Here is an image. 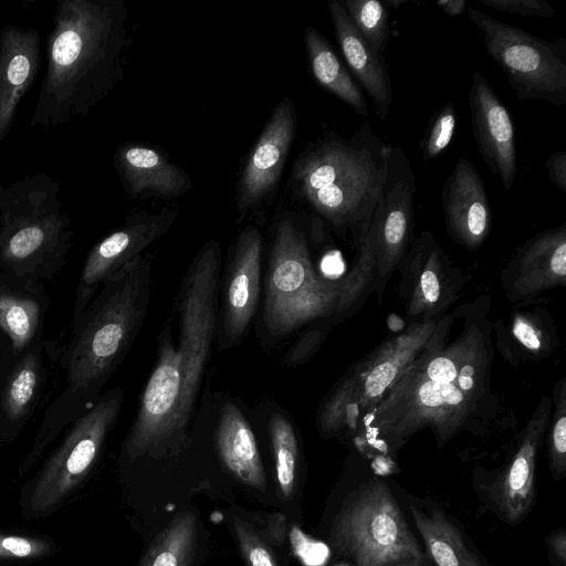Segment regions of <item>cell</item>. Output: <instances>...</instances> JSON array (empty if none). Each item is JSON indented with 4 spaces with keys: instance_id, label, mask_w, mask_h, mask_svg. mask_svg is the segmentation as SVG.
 <instances>
[{
    "instance_id": "cell-1",
    "label": "cell",
    "mask_w": 566,
    "mask_h": 566,
    "mask_svg": "<svg viewBox=\"0 0 566 566\" xmlns=\"http://www.w3.org/2000/svg\"><path fill=\"white\" fill-rule=\"evenodd\" d=\"M463 317L452 340H448L452 315L439 319L412 364L361 417L369 419L368 426L387 452H397L426 428L442 446L495 415L490 385L494 348L485 301L481 310L478 301L470 305Z\"/></svg>"
},
{
    "instance_id": "cell-2",
    "label": "cell",
    "mask_w": 566,
    "mask_h": 566,
    "mask_svg": "<svg viewBox=\"0 0 566 566\" xmlns=\"http://www.w3.org/2000/svg\"><path fill=\"white\" fill-rule=\"evenodd\" d=\"M221 251L206 242L187 270L178 295V340L158 338V358L140 396L125 442L130 458L178 447L191 419L218 325Z\"/></svg>"
},
{
    "instance_id": "cell-3",
    "label": "cell",
    "mask_w": 566,
    "mask_h": 566,
    "mask_svg": "<svg viewBox=\"0 0 566 566\" xmlns=\"http://www.w3.org/2000/svg\"><path fill=\"white\" fill-rule=\"evenodd\" d=\"M127 9L120 0H64L48 41V69L32 125L86 115L122 76Z\"/></svg>"
},
{
    "instance_id": "cell-4",
    "label": "cell",
    "mask_w": 566,
    "mask_h": 566,
    "mask_svg": "<svg viewBox=\"0 0 566 566\" xmlns=\"http://www.w3.org/2000/svg\"><path fill=\"white\" fill-rule=\"evenodd\" d=\"M390 146L364 122L348 138L326 135L294 164L292 177L301 198L356 245L378 205Z\"/></svg>"
},
{
    "instance_id": "cell-5",
    "label": "cell",
    "mask_w": 566,
    "mask_h": 566,
    "mask_svg": "<svg viewBox=\"0 0 566 566\" xmlns=\"http://www.w3.org/2000/svg\"><path fill=\"white\" fill-rule=\"evenodd\" d=\"M150 279V263L139 255L104 282L71 354L74 389L103 381L124 358L147 315Z\"/></svg>"
},
{
    "instance_id": "cell-6",
    "label": "cell",
    "mask_w": 566,
    "mask_h": 566,
    "mask_svg": "<svg viewBox=\"0 0 566 566\" xmlns=\"http://www.w3.org/2000/svg\"><path fill=\"white\" fill-rule=\"evenodd\" d=\"M339 281L314 269L304 230L290 218L274 229L265 277L263 319L274 336H285L303 325L334 313Z\"/></svg>"
},
{
    "instance_id": "cell-7",
    "label": "cell",
    "mask_w": 566,
    "mask_h": 566,
    "mask_svg": "<svg viewBox=\"0 0 566 566\" xmlns=\"http://www.w3.org/2000/svg\"><path fill=\"white\" fill-rule=\"evenodd\" d=\"M334 549L355 566L427 564L390 489L369 481L355 491L337 514L332 530Z\"/></svg>"
},
{
    "instance_id": "cell-8",
    "label": "cell",
    "mask_w": 566,
    "mask_h": 566,
    "mask_svg": "<svg viewBox=\"0 0 566 566\" xmlns=\"http://www.w3.org/2000/svg\"><path fill=\"white\" fill-rule=\"evenodd\" d=\"M469 19L482 32L489 56L506 75L521 101L566 104V40L544 41L473 7Z\"/></svg>"
},
{
    "instance_id": "cell-9",
    "label": "cell",
    "mask_w": 566,
    "mask_h": 566,
    "mask_svg": "<svg viewBox=\"0 0 566 566\" xmlns=\"http://www.w3.org/2000/svg\"><path fill=\"white\" fill-rule=\"evenodd\" d=\"M123 403L115 389L80 418L41 471L29 500L34 515L57 505L87 474Z\"/></svg>"
},
{
    "instance_id": "cell-10",
    "label": "cell",
    "mask_w": 566,
    "mask_h": 566,
    "mask_svg": "<svg viewBox=\"0 0 566 566\" xmlns=\"http://www.w3.org/2000/svg\"><path fill=\"white\" fill-rule=\"evenodd\" d=\"M417 179L400 146H390L378 206L375 279L385 282L403 261L412 242Z\"/></svg>"
},
{
    "instance_id": "cell-11",
    "label": "cell",
    "mask_w": 566,
    "mask_h": 566,
    "mask_svg": "<svg viewBox=\"0 0 566 566\" xmlns=\"http://www.w3.org/2000/svg\"><path fill=\"white\" fill-rule=\"evenodd\" d=\"M472 129L479 153L504 190L514 186L517 174L514 123L490 82L478 71L469 90Z\"/></svg>"
},
{
    "instance_id": "cell-12",
    "label": "cell",
    "mask_w": 566,
    "mask_h": 566,
    "mask_svg": "<svg viewBox=\"0 0 566 566\" xmlns=\"http://www.w3.org/2000/svg\"><path fill=\"white\" fill-rule=\"evenodd\" d=\"M407 274V314L422 319L434 318L460 290L461 275L432 233L423 230L412 240L403 259Z\"/></svg>"
},
{
    "instance_id": "cell-13",
    "label": "cell",
    "mask_w": 566,
    "mask_h": 566,
    "mask_svg": "<svg viewBox=\"0 0 566 566\" xmlns=\"http://www.w3.org/2000/svg\"><path fill=\"white\" fill-rule=\"evenodd\" d=\"M295 127L294 104L286 96L272 111L243 168L238 191L242 214L258 207L276 187L293 144Z\"/></svg>"
},
{
    "instance_id": "cell-14",
    "label": "cell",
    "mask_w": 566,
    "mask_h": 566,
    "mask_svg": "<svg viewBox=\"0 0 566 566\" xmlns=\"http://www.w3.org/2000/svg\"><path fill=\"white\" fill-rule=\"evenodd\" d=\"M263 240L254 227L239 234L223 285L220 332L222 340L235 345L250 326L260 301Z\"/></svg>"
},
{
    "instance_id": "cell-15",
    "label": "cell",
    "mask_w": 566,
    "mask_h": 566,
    "mask_svg": "<svg viewBox=\"0 0 566 566\" xmlns=\"http://www.w3.org/2000/svg\"><path fill=\"white\" fill-rule=\"evenodd\" d=\"M566 226L535 234L512 255L502 272V285L510 302L531 301L543 291L565 286Z\"/></svg>"
},
{
    "instance_id": "cell-16",
    "label": "cell",
    "mask_w": 566,
    "mask_h": 566,
    "mask_svg": "<svg viewBox=\"0 0 566 566\" xmlns=\"http://www.w3.org/2000/svg\"><path fill=\"white\" fill-rule=\"evenodd\" d=\"M178 211L164 208L156 213H138L99 241L90 252L81 274L82 296H90L127 263L139 256L175 223Z\"/></svg>"
},
{
    "instance_id": "cell-17",
    "label": "cell",
    "mask_w": 566,
    "mask_h": 566,
    "mask_svg": "<svg viewBox=\"0 0 566 566\" xmlns=\"http://www.w3.org/2000/svg\"><path fill=\"white\" fill-rule=\"evenodd\" d=\"M438 321L421 319L390 338L349 374L361 417L373 410L412 364L432 335Z\"/></svg>"
},
{
    "instance_id": "cell-18",
    "label": "cell",
    "mask_w": 566,
    "mask_h": 566,
    "mask_svg": "<svg viewBox=\"0 0 566 566\" xmlns=\"http://www.w3.org/2000/svg\"><path fill=\"white\" fill-rule=\"evenodd\" d=\"M552 398L544 396L524 427L514 454L492 486V497L502 517L518 523L530 511L535 495L536 458L548 428Z\"/></svg>"
},
{
    "instance_id": "cell-19",
    "label": "cell",
    "mask_w": 566,
    "mask_h": 566,
    "mask_svg": "<svg viewBox=\"0 0 566 566\" xmlns=\"http://www.w3.org/2000/svg\"><path fill=\"white\" fill-rule=\"evenodd\" d=\"M442 208L449 235L476 250L491 229V207L482 177L473 163L460 156L442 188Z\"/></svg>"
},
{
    "instance_id": "cell-20",
    "label": "cell",
    "mask_w": 566,
    "mask_h": 566,
    "mask_svg": "<svg viewBox=\"0 0 566 566\" xmlns=\"http://www.w3.org/2000/svg\"><path fill=\"white\" fill-rule=\"evenodd\" d=\"M327 8L350 73L371 97L377 117L386 119L392 105V85L382 54L358 32L342 2L329 0Z\"/></svg>"
},
{
    "instance_id": "cell-21",
    "label": "cell",
    "mask_w": 566,
    "mask_h": 566,
    "mask_svg": "<svg viewBox=\"0 0 566 566\" xmlns=\"http://www.w3.org/2000/svg\"><path fill=\"white\" fill-rule=\"evenodd\" d=\"M40 41L34 30L8 25L0 34V140L9 132L18 104L39 67Z\"/></svg>"
},
{
    "instance_id": "cell-22",
    "label": "cell",
    "mask_w": 566,
    "mask_h": 566,
    "mask_svg": "<svg viewBox=\"0 0 566 566\" xmlns=\"http://www.w3.org/2000/svg\"><path fill=\"white\" fill-rule=\"evenodd\" d=\"M115 161L132 197L148 192L164 198H175L185 195L191 188V181L186 172L155 148L125 145L117 150Z\"/></svg>"
},
{
    "instance_id": "cell-23",
    "label": "cell",
    "mask_w": 566,
    "mask_h": 566,
    "mask_svg": "<svg viewBox=\"0 0 566 566\" xmlns=\"http://www.w3.org/2000/svg\"><path fill=\"white\" fill-rule=\"evenodd\" d=\"M216 447L228 471L241 483L260 492L266 490V478L255 436L240 408L223 403L216 428Z\"/></svg>"
},
{
    "instance_id": "cell-24",
    "label": "cell",
    "mask_w": 566,
    "mask_h": 566,
    "mask_svg": "<svg viewBox=\"0 0 566 566\" xmlns=\"http://www.w3.org/2000/svg\"><path fill=\"white\" fill-rule=\"evenodd\" d=\"M304 42L311 72L316 82L358 115L368 116L365 95L327 39L318 30L307 25Z\"/></svg>"
},
{
    "instance_id": "cell-25",
    "label": "cell",
    "mask_w": 566,
    "mask_h": 566,
    "mask_svg": "<svg viewBox=\"0 0 566 566\" xmlns=\"http://www.w3.org/2000/svg\"><path fill=\"white\" fill-rule=\"evenodd\" d=\"M410 513L426 551L437 566H485L443 512L426 511L410 504Z\"/></svg>"
},
{
    "instance_id": "cell-26",
    "label": "cell",
    "mask_w": 566,
    "mask_h": 566,
    "mask_svg": "<svg viewBox=\"0 0 566 566\" xmlns=\"http://www.w3.org/2000/svg\"><path fill=\"white\" fill-rule=\"evenodd\" d=\"M196 544V515L182 512L154 538L139 566H191Z\"/></svg>"
},
{
    "instance_id": "cell-27",
    "label": "cell",
    "mask_w": 566,
    "mask_h": 566,
    "mask_svg": "<svg viewBox=\"0 0 566 566\" xmlns=\"http://www.w3.org/2000/svg\"><path fill=\"white\" fill-rule=\"evenodd\" d=\"M378 222L379 206L377 205L368 231L357 245L356 263L345 279L339 281V294L333 313L335 315L344 314L353 307L374 279Z\"/></svg>"
},
{
    "instance_id": "cell-28",
    "label": "cell",
    "mask_w": 566,
    "mask_h": 566,
    "mask_svg": "<svg viewBox=\"0 0 566 566\" xmlns=\"http://www.w3.org/2000/svg\"><path fill=\"white\" fill-rule=\"evenodd\" d=\"M269 432L280 493L284 500H290L295 489L298 464L295 429L283 413L274 412L269 421Z\"/></svg>"
},
{
    "instance_id": "cell-29",
    "label": "cell",
    "mask_w": 566,
    "mask_h": 566,
    "mask_svg": "<svg viewBox=\"0 0 566 566\" xmlns=\"http://www.w3.org/2000/svg\"><path fill=\"white\" fill-rule=\"evenodd\" d=\"M39 321L38 304L27 297L0 294V327L10 337L14 352L32 339Z\"/></svg>"
},
{
    "instance_id": "cell-30",
    "label": "cell",
    "mask_w": 566,
    "mask_h": 566,
    "mask_svg": "<svg viewBox=\"0 0 566 566\" xmlns=\"http://www.w3.org/2000/svg\"><path fill=\"white\" fill-rule=\"evenodd\" d=\"M349 19L364 39L380 54L390 40L389 10L378 0H345L342 2Z\"/></svg>"
},
{
    "instance_id": "cell-31",
    "label": "cell",
    "mask_w": 566,
    "mask_h": 566,
    "mask_svg": "<svg viewBox=\"0 0 566 566\" xmlns=\"http://www.w3.org/2000/svg\"><path fill=\"white\" fill-rule=\"evenodd\" d=\"M361 411L355 398L349 375L344 377L324 399L317 415L318 429L332 434L349 427L356 428Z\"/></svg>"
},
{
    "instance_id": "cell-32",
    "label": "cell",
    "mask_w": 566,
    "mask_h": 566,
    "mask_svg": "<svg viewBox=\"0 0 566 566\" xmlns=\"http://www.w3.org/2000/svg\"><path fill=\"white\" fill-rule=\"evenodd\" d=\"M38 363L27 356L12 373L4 390V410L9 418H20L29 408L38 387Z\"/></svg>"
},
{
    "instance_id": "cell-33",
    "label": "cell",
    "mask_w": 566,
    "mask_h": 566,
    "mask_svg": "<svg viewBox=\"0 0 566 566\" xmlns=\"http://www.w3.org/2000/svg\"><path fill=\"white\" fill-rule=\"evenodd\" d=\"M554 406L548 432L549 468L555 480L566 471V378L563 377L554 388Z\"/></svg>"
},
{
    "instance_id": "cell-34",
    "label": "cell",
    "mask_w": 566,
    "mask_h": 566,
    "mask_svg": "<svg viewBox=\"0 0 566 566\" xmlns=\"http://www.w3.org/2000/svg\"><path fill=\"white\" fill-rule=\"evenodd\" d=\"M457 125L455 108L452 103L442 105L429 120L420 140L424 160H431L442 154L450 145Z\"/></svg>"
},
{
    "instance_id": "cell-35",
    "label": "cell",
    "mask_w": 566,
    "mask_h": 566,
    "mask_svg": "<svg viewBox=\"0 0 566 566\" xmlns=\"http://www.w3.org/2000/svg\"><path fill=\"white\" fill-rule=\"evenodd\" d=\"M510 333L514 342L531 356L542 357L547 355L552 339L548 329L539 323V315L531 313H515L512 316Z\"/></svg>"
},
{
    "instance_id": "cell-36",
    "label": "cell",
    "mask_w": 566,
    "mask_h": 566,
    "mask_svg": "<svg viewBox=\"0 0 566 566\" xmlns=\"http://www.w3.org/2000/svg\"><path fill=\"white\" fill-rule=\"evenodd\" d=\"M52 228L42 222L31 221L21 226L7 239L3 255L9 261H22L39 252L48 242Z\"/></svg>"
},
{
    "instance_id": "cell-37",
    "label": "cell",
    "mask_w": 566,
    "mask_h": 566,
    "mask_svg": "<svg viewBox=\"0 0 566 566\" xmlns=\"http://www.w3.org/2000/svg\"><path fill=\"white\" fill-rule=\"evenodd\" d=\"M232 525L240 552L248 566H280L272 549L244 521L233 515Z\"/></svg>"
},
{
    "instance_id": "cell-38",
    "label": "cell",
    "mask_w": 566,
    "mask_h": 566,
    "mask_svg": "<svg viewBox=\"0 0 566 566\" xmlns=\"http://www.w3.org/2000/svg\"><path fill=\"white\" fill-rule=\"evenodd\" d=\"M49 551L50 544L41 538L0 533V558H36Z\"/></svg>"
},
{
    "instance_id": "cell-39",
    "label": "cell",
    "mask_w": 566,
    "mask_h": 566,
    "mask_svg": "<svg viewBox=\"0 0 566 566\" xmlns=\"http://www.w3.org/2000/svg\"><path fill=\"white\" fill-rule=\"evenodd\" d=\"M481 4L499 11L522 17L551 19L555 8L545 0H476Z\"/></svg>"
},
{
    "instance_id": "cell-40",
    "label": "cell",
    "mask_w": 566,
    "mask_h": 566,
    "mask_svg": "<svg viewBox=\"0 0 566 566\" xmlns=\"http://www.w3.org/2000/svg\"><path fill=\"white\" fill-rule=\"evenodd\" d=\"M291 542L295 555L306 566H323L329 557V548L326 544L305 535L297 527L291 532Z\"/></svg>"
},
{
    "instance_id": "cell-41",
    "label": "cell",
    "mask_w": 566,
    "mask_h": 566,
    "mask_svg": "<svg viewBox=\"0 0 566 566\" xmlns=\"http://www.w3.org/2000/svg\"><path fill=\"white\" fill-rule=\"evenodd\" d=\"M328 327L311 326L304 332L285 356L289 366H297L307 360L322 344Z\"/></svg>"
},
{
    "instance_id": "cell-42",
    "label": "cell",
    "mask_w": 566,
    "mask_h": 566,
    "mask_svg": "<svg viewBox=\"0 0 566 566\" xmlns=\"http://www.w3.org/2000/svg\"><path fill=\"white\" fill-rule=\"evenodd\" d=\"M545 169L553 185L566 192V150L553 153L545 161Z\"/></svg>"
},
{
    "instance_id": "cell-43",
    "label": "cell",
    "mask_w": 566,
    "mask_h": 566,
    "mask_svg": "<svg viewBox=\"0 0 566 566\" xmlns=\"http://www.w3.org/2000/svg\"><path fill=\"white\" fill-rule=\"evenodd\" d=\"M437 6L450 17L461 15L468 8L465 0H439Z\"/></svg>"
},
{
    "instance_id": "cell-44",
    "label": "cell",
    "mask_w": 566,
    "mask_h": 566,
    "mask_svg": "<svg viewBox=\"0 0 566 566\" xmlns=\"http://www.w3.org/2000/svg\"><path fill=\"white\" fill-rule=\"evenodd\" d=\"M549 545L555 556L563 563H566V535L564 531L556 532L549 538Z\"/></svg>"
},
{
    "instance_id": "cell-45",
    "label": "cell",
    "mask_w": 566,
    "mask_h": 566,
    "mask_svg": "<svg viewBox=\"0 0 566 566\" xmlns=\"http://www.w3.org/2000/svg\"><path fill=\"white\" fill-rule=\"evenodd\" d=\"M387 326L391 332L400 333L403 331L406 324L403 319H401L395 313H391L387 317Z\"/></svg>"
},
{
    "instance_id": "cell-46",
    "label": "cell",
    "mask_w": 566,
    "mask_h": 566,
    "mask_svg": "<svg viewBox=\"0 0 566 566\" xmlns=\"http://www.w3.org/2000/svg\"><path fill=\"white\" fill-rule=\"evenodd\" d=\"M394 566H426V565L424 564H420V563L410 562V563L396 564Z\"/></svg>"
},
{
    "instance_id": "cell-47",
    "label": "cell",
    "mask_w": 566,
    "mask_h": 566,
    "mask_svg": "<svg viewBox=\"0 0 566 566\" xmlns=\"http://www.w3.org/2000/svg\"><path fill=\"white\" fill-rule=\"evenodd\" d=\"M337 566H348V565H343V564H342V565H337Z\"/></svg>"
}]
</instances>
